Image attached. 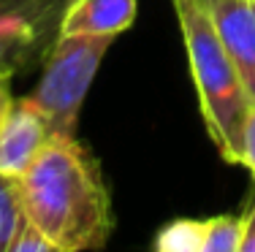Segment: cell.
Listing matches in <instances>:
<instances>
[{"mask_svg": "<svg viewBox=\"0 0 255 252\" xmlns=\"http://www.w3.org/2000/svg\"><path fill=\"white\" fill-rule=\"evenodd\" d=\"M49 139V119L33 103V98L27 95L14 100L5 122L0 125V173L22 176Z\"/></svg>", "mask_w": 255, "mask_h": 252, "instance_id": "obj_4", "label": "cell"}, {"mask_svg": "<svg viewBox=\"0 0 255 252\" xmlns=\"http://www.w3.org/2000/svg\"><path fill=\"white\" fill-rule=\"evenodd\" d=\"M114 38L60 35L54 38L33 89V103L49 119L52 136H76L79 111Z\"/></svg>", "mask_w": 255, "mask_h": 252, "instance_id": "obj_3", "label": "cell"}, {"mask_svg": "<svg viewBox=\"0 0 255 252\" xmlns=\"http://www.w3.org/2000/svg\"><path fill=\"white\" fill-rule=\"evenodd\" d=\"M27 220L57 252L106 247L114 231L112 195L98 160L76 136H52L19 176Z\"/></svg>", "mask_w": 255, "mask_h": 252, "instance_id": "obj_1", "label": "cell"}, {"mask_svg": "<svg viewBox=\"0 0 255 252\" xmlns=\"http://www.w3.org/2000/svg\"><path fill=\"white\" fill-rule=\"evenodd\" d=\"M226 55L239 71L250 103H255V0H223L209 11Z\"/></svg>", "mask_w": 255, "mask_h": 252, "instance_id": "obj_5", "label": "cell"}, {"mask_svg": "<svg viewBox=\"0 0 255 252\" xmlns=\"http://www.w3.org/2000/svg\"><path fill=\"white\" fill-rule=\"evenodd\" d=\"M239 252H255V203L242 214V242Z\"/></svg>", "mask_w": 255, "mask_h": 252, "instance_id": "obj_13", "label": "cell"}, {"mask_svg": "<svg viewBox=\"0 0 255 252\" xmlns=\"http://www.w3.org/2000/svg\"><path fill=\"white\" fill-rule=\"evenodd\" d=\"M138 14V0H71L63 8L60 35H109L133 27Z\"/></svg>", "mask_w": 255, "mask_h": 252, "instance_id": "obj_6", "label": "cell"}, {"mask_svg": "<svg viewBox=\"0 0 255 252\" xmlns=\"http://www.w3.org/2000/svg\"><path fill=\"white\" fill-rule=\"evenodd\" d=\"M242 214H217L204 220V252H239Z\"/></svg>", "mask_w": 255, "mask_h": 252, "instance_id": "obj_9", "label": "cell"}, {"mask_svg": "<svg viewBox=\"0 0 255 252\" xmlns=\"http://www.w3.org/2000/svg\"><path fill=\"white\" fill-rule=\"evenodd\" d=\"M25 217L27 214H25V206H22L19 176L0 173V252H8Z\"/></svg>", "mask_w": 255, "mask_h": 252, "instance_id": "obj_7", "label": "cell"}, {"mask_svg": "<svg viewBox=\"0 0 255 252\" xmlns=\"http://www.w3.org/2000/svg\"><path fill=\"white\" fill-rule=\"evenodd\" d=\"M14 68H5V65H0V125L5 122V117H8L11 106H14Z\"/></svg>", "mask_w": 255, "mask_h": 252, "instance_id": "obj_12", "label": "cell"}, {"mask_svg": "<svg viewBox=\"0 0 255 252\" xmlns=\"http://www.w3.org/2000/svg\"><path fill=\"white\" fill-rule=\"evenodd\" d=\"M8 252H57V250H54V244L25 217V223L19 225V231H16Z\"/></svg>", "mask_w": 255, "mask_h": 252, "instance_id": "obj_10", "label": "cell"}, {"mask_svg": "<svg viewBox=\"0 0 255 252\" xmlns=\"http://www.w3.org/2000/svg\"><path fill=\"white\" fill-rule=\"evenodd\" d=\"M171 5L185 41L204 128L220 158L231 166H239L245 119L253 106L239 79V71L223 49L209 11H204L193 0H171Z\"/></svg>", "mask_w": 255, "mask_h": 252, "instance_id": "obj_2", "label": "cell"}, {"mask_svg": "<svg viewBox=\"0 0 255 252\" xmlns=\"http://www.w3.org/2000/svg\"><path fill=\"white\" fill-rule=\"evenodd\" d=\"M193 3H196V5H201L204 11H212L217 3H223V0H193Z\"/></svg>", "mask_w": 255, "mask_h": 252, "instance_id": "obj_14", "label": "cell"}, {"mask_svg": "<svg viewBox=\"0 0 255 252\" xmlns=\"http://www.w3.org/2000/svg\"><path fill=\"white\" fill-rule=\"evenodd\" d=\"M157 252H204V220L182 217L163 225L155 236Z\"/></svg>", "mask_w": 255, "mask_h": 252, "instance_id": "obj_8", "label": "cell"}, {"mask_svg": "<svg viewBox=\"0 0 255 252\" xmlns=\"http://www.w3.org/2000/svg\"><path fill=\"white\" fill-rule=\"evenodd\" d=\"M247 168V173L253 176L255 182V103L250 106L247 111V119H245V133H242V163Z\"/></svg>", "mask_w": 255, "mask_h": 252, "instance_id": "obj_11", "label": "cell"}]
</instances>
